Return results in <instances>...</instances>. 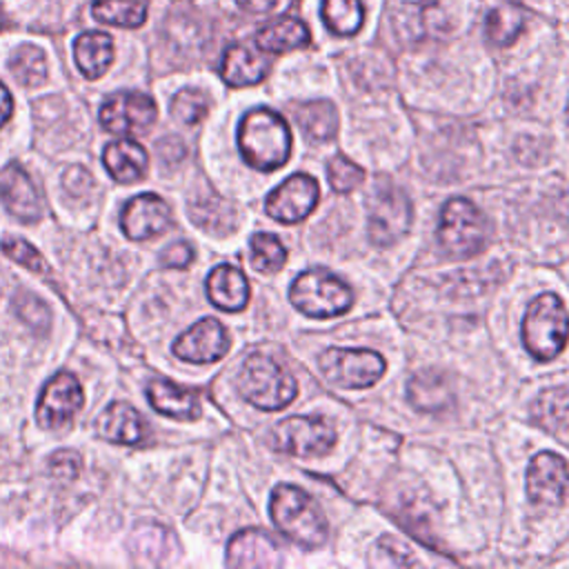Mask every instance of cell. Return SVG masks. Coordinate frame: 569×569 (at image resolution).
<instances>
[{
	"mask_svg": "<svg viewBox=\"0 0 569 569\" xmlns=\"http://www.w3.org/2000/svg\"><path fill=\"white\" fill-rule=\"evenodd\" d=\"M238 147L247 164L260 171L282 167L291 156V131L284 118L267 107L244 113L238 127Z\"/></svg>",
	"mask_w": 569,
	"mask_h": 569,
	"instance_id": "6da1fadb",
	"label": "cell"
},
{
	"mask_svg": "<svg viewBox=\"0 0 569 569\" xmlns=\"http://www.w3.org/2000/svg\"><path fill=\"white\" fill-rule=\"evenodd\" d=\"M236 382L242 398L264 411H278L296 398L293 376L264 353H251L242 362Z\"/></svg>",
	"mask_w": 569,
	"mask_h": 569,
	"instance_id": "7a4b0ae2",
	"label": "cell"
},
{
	"mask_svg": "<svg viewBox=\"0 0 569 569\" xmlns=\"http://www.w3.org/2000/svg\"><path fill=\"white\" fill-rule=\"evenodd\" d=\"M271 520L293 542L318 547L327 540V522L316 502L293 485H278L271 496Z\"/></svg>",
	"mask_w": 569,
	"mask_h": 569,
	"instance_id": "3957f363",
	"label": "cell"
},
{
	"mask_svg": "<svg viewBox=\"0 0 569 569\" xmlns=\"http://www.w3.org/2000/svg\"><path fill=\"white\" fill-rule=\"evenodd\" d=\"M569 338V313L553 293H542L529 302L522 320L525 349L536 360L556 358Z\"/></svg>",
	"mask_w": 569,
	"mask_h": 569,
	"instance_id": "277c9868",
	"label": "cell"
},
{
	"mask_svg": "<svg viewBox=\"0 0 569 569\" xmlns=\"http://www.w3.org/2000/svg\"><path fill=\"white\" fill-rule=\"evenodd\" d=\"M289 298L296 309L311 318H333L349 309L353 296L351 289L327 269H307L293 280Z\"/></svg>",
	"mask_w": 569,
	"mask_h": 569,
	"instance_id": "5b68a950",
	"label": "cell"
},
{
	"mask_svg": "<svg viewBox=\"0 0 569 569\" xmlns=\"http://www.w3.org/2000/svg\"><path fill=\"white\" fill-rule=\"evenodd\" d=\"M438 242L460 258L480 251L487 242V220L480 209L465 198H451L440 213Z\"/></svg>",
	"mask_w": 569,
	"mask_h": 569,
	"instance_id": "8992f818",
	"label": "cell"
},
{
	"mask_svg": "<svg viewBox=\"0 0 569 569\" xmlns=\"http://www.w3.org/2000/svg\"><path fill=\"white\" fill-rule=\"evenodd\" d=\"M385 358L369 349H327L320 356L322 373L338 387L365 389L385 373Z\"/></svg>",
	"mask_w": 569,
	"mask_h": 569,
	"instance_id": "52a82bcc",
	"label": "cell"
},
{
	"mask_svg": "<svg viewBox=\"0 0 569 569\" xmlns=\"http://www.w3.org/2000/svg\"><path fill=\"white\" fill-rule=\"evenodd\" d=\"M369 238L380 244H393L411 224L409 198L393 184H380L367 200Z\"/></svg>",
	"mask_w": 569,
	"mask_h": 569,
	"instance_id": "ba28073f",
	"label": "cell"
},
{
	"mask_svg": "<svg viewBox=\"0 0 569 569\" xmlns=\"http://www.w3.org/2000/svg\"><path fill=\"white\" fill-rule=\"evenodd\" d=\"M333 442L336 431L322 416H291L273 429V447L293 456H322Z\"/></svg>",
	"mask_w": 569,
	"mask_h": 569,
	"instance_id": "9c48e42d",
	"label": "cell"
},
{
	"mask_svg": "<svg viewBox=\"0 0 569 569\" xmlns=\"http://www.w3.org/2000/svg\"><path fill=\"white\" fill-rule=\"evenodd\" d=\"M158 118L153 98L142 91H118L111 93L100 107V124L109 133L136 136L147 131Z\"/></svg>",
	"mask_w": 569,
	"mask_h": 569,
	"instance_id": "30bf717a",
	"label": "cell"
},
{
	"mask_svg": "<svg viewBox=\"0 0 569 569\" xmlns=\"http://www.w3.org/2000/svg\"><path fill=\"white\" fill-rule=\"evenodd\" d=\"M82 405L84 393L78 378L69 371H60L44 385L36 405V420L40 422V427L62 429L73 422Z\"/></svg>",
	"mask_w": 569,
	"mask_h": 569,
	"instance_id": "8fae6325",
	"label": "cell"
},
{
	"mask_svg": "<svg viewBox=\"0 0 569 569\" xmlns=\"http://www.w3.org/2000/svg\"><path fill=\"white\" fill-rule=\"evenodd\" d=\"M318 182L307 173L289 176L278 189L267 198V213L280 222H300L318 204Z\"/></svg>",
	"mask_w": 569,
	"mask_h": 569,
	"instance_id": "7c38bea8",
	"label": "cell"
},
{
	"mask_svg": "<svg viewBox=\"0 0 569 569\" xmlns=\"http://www.w3.org/2000/svg\"><path fill=\"white\" fill-rule=\"evenodd\" d=\"M569 487V467L567 462L551 453H538L527 469V496L536 505H560Z\"/></svg>",
	"mask_w": 569,
	"mask_h": 569,
	"instance_id": "4fadbf2b",
	"label": "cell"
},
{
	"mask_svg": "<svg viewBox=\"0 0 569 569\" xmlns=\"http://www.w3.org/2000/svg\"><path fill=\"white\" fill-rule=\"evenodd\" d=\"M229 349L224 327L216 318H202L173 342V353L187 362H216Z\"/></svg>",
	"mask_w": 569,
	"mask_h": 569,
	"instance_id": "5bb4252c",
	"label": "cell"
},
{
	"mask_svg": "<svg viewBox=\"0 0 569 569\" xmlns=\"http://www.w3.org/2000/svg\"><path fill=\"white\" fill-rule=\"evenodd\" d=\"M122 231L131 240H149L160 236L171 224V211L167 202L156 193H140L131 198L120 218Z\"/></svg>",
	"mask_w": 569,
	"mask_h": 569,
	"instance_id": "9a60e30c",
	"label": "cell"
},
{
	"mask_svg": "<svg viewBox=\"0 0 569 569\" xmlns=\"http://www.w3.org/2000/svg\"><path fill=\"white\" fill-rule=\"evenodd\" d=\"M0 200L4 209L22 222H36L42 216L38 191L18 162H9L0 171Z\"/></svg>",
	"mask_w": 569,
	"mask_h": 569,
	"instance_id": "2e32d148",
	"label": "cell"
},
{
	"mask_svg": "<svg viewBox=\"0 0 569 569\" xmlns=\"http://www.w3.org/2000/svg\"><path fill=\"white\" fill-rule=\"evenodd\" d=\"M280 549L258 529H244L229 540L227 565L231 567H276L280 565Z\"/></svg>",
	"mask_w": 569,
	"mask_h": 569,
	"instance_id": "e0dca14e",
	"label": "cell"
},
{
	"mask_svg": "<svg viewBox=\"0 0 569 569\" xmlns=\"http://www.w3.org/2000/svg\"><path fill=\"white\" fill-rule=\"evenodd\" d=\"M269 71V58L251 44H231L220 64V76L229 87L258 84Z\"/></svg>",
	"mask_w": 569,
	"mask_h": 569,
	"instance_id": "ac0fdd59",
	"label": "cell"
},
{
	"mask_svg": "<svg viewBox=\"0 0 569 569\" xmlns=\"http://www.w3.org/2000/svg\"><path fill=\"white\" fill-rule=\"evenodd\" d=\"M98 431L113 445H140L147 436V425L133 407L113 402L98 418Z\"/></svg>",
	"mask_w": 569,
	"mask_h": 569,
	"instance_id": "d6986e66",
	"label": "cell"
},
{
	"mask_svg": "<svg viewBox=\"0 0 569 569\" xmlns=\"http://www.w3.org/2000/svg\"><path fill=\"white\" fill-rule=\"evenodd\" d=\"M104 169L109 176L118 182H138L144 178L147 167H149V156L142 144L136 140H116L104 147Z\"/></svg>",
	"mask_w": 569,
	"mask_h": 569,
	"instance_id": "ffe728a7",
	"label": "cell"
},
{
	"mask_svg": "<svg viewBox=\"0 0 569 569\" xmlns=\"http://www.w3.org/2000/svg\"><path fill=\"white\" fill-rule=\"evenodd\" d=\"M209 300L224 311H240L249 300L247 276L231 264L216 267L207 278Z\"/></svg>",
	"mask_w": 569,
	"mask_h": 569,
	"instance_id": "44dd1931",
	"label": "cell"
},
{
	"mask_svg": "<svg viewBox=\"0 0 569 569\" xmlns=\"http://www.w3.org/2000/svg\"><path fill=\"white\" fill-rule=\"evenodd\" d=\"M151 407L176 420H196L200 416L198 396L191 389H184L171 380H153L147 389Z\"/></svg>",
	"mask_w": 569,
	"mask_h": 569,
	"instance_id": "7402d4cb",
	"label": "cell"
},
{
	"mask_svg": "<svg viewBox=\"0 0 569 569\" xmlns=\"http://www.w3.org/2000/svg\"><path fill=\"white\" fill-rule=\"evenodd\" d=\"M311 42V31L300 18L282 16L269 24H264L256 33V47L269 53H287L293 49H302Z\"/></svg>",
	"mask_w": 569,
	"mask_h": 569,
	"instance_id": "603a6c76",
	"label": "cell"
},
{
	"mask_svg": "<svg viewBox=\"0 0 569 569\" xmlns=\"http://www.w3.org/2000/svg\"><path fill=\"white\" fill-rule=\"evenodd\" d=\"M73 60L80 73L98 80L113 60V40L104 31H84L73 40Z\"/></svg>",
	"mask_w": 569,
	"mask_h": 569,
	"instance_id": "cb8c5ba5",
	"label": "cell"
},
{
	"mask_svg": "<svg viewBox=\"0 0 569 569\" xmlns=\"http://www.w3.org/2000/svg\"><path fill=\"white\" fill-rule=\"evenodd\" d=\"M407 396L411 405L422 411H440L453 402V393L447 376L436 371L416 373L407 385Z\"/></svg>",
	"mask_w": 569,
	"mask_h": 569,
	"instance_id": "d4e9b609",
	"label": "cell"
},
{
	"mask_svg": "<svg viewBox=\"0 0 569 569\" xmlns=\"http://www.w3.org/2000/svg\"><path fill=\"white\" fill-rule=\"evenodd\" d=\"M296 122L313 140H329L338 131V111L329 100H313L296 107Z\"/></svg>",
	"mask_w": 569,
	"mask_h": 569,
	"instance_id": "484cf974",
	"label": "cell"
},
{
	"mask_svg": "<svg viewBox=\"0 0 569 569\" xmlns=\"http://www.w3.org/2000/svg\"><path fill=\"white\" fill-rule=\"evenodd\" d=\"M91 16L102 24L136 29L147 20L144 0H93Z\"/></svg>",
	"mask_w": 569,
	"mask_h": 569,
	"instance_id": "4316f807",
	"label": "cell"
},
{
	"mask_svg": "<svg viewBox=\"0 0 569 569\" xmlns=\"http://www.w3.org/2000/svg\"><path fill=\"white\" fill-rule=\"evenodd\" d=\"M485 27H487L489 42H493L498 47H507L520 36V31L525 27V11H522V7L513 4V2L498 4L487 13Z\"/></svg>",
	"mask_w": 569,
	"mask_h": 569,
	"instance_id": "83f0119b",
	"label": "cell"
},
{
	"mask_svg": "<svg viewBox=\"0 0 569 569\" xmlns=\"http://www.w3.org/2000/svg\"><path fill=\"white\" fill-rule=\"evenodd\" d=\"M322 22L336 36H353L365 22V7L360 0H322Z\"/></svg>",
	"mask_w": 569,
	"mask_h": 569,
	"instance_id": "f1b7e54d",
	"label": "cell"
},
{
	"mask_svg": "<svg viewBox=\"0 0 569 569\" xmlns=\"http://www.w3.org/2000/svg\"><path fill=\"white\" fill-rule=\"evenodd\" d=\"M9 71L22 87H36L47 80V58L36 44H20L9 56Z\"/></svg>",
	"mask_w": 569,
	"mask_h": 569,
	"instance_id": "f546056e",
	"label": "cell"
},
{
	"mask_svg": "<svg viewBox=\"0 0 569 569\" xmlns=\"http://www.w3.org/2000/svg\"><path fill=\"white\" fill-rule=\"evenodd\" d=\"M533 418L549 431L569 429V387L542 391L533 402Z\"/></svg>",
	"mask_w": 569,
	"mask_h": 569,
	"instance_id": "4dcf8cb0",
	"label": "cell"
},
{
	"mask_svg": "<svg viewBox=\"0 0 569 569\" xmlns=\"http://www.w3.org/2000/svg\"><path fill=\"white\" fill-rule=\"evenodd\" d=\"M284 260L287 249L273 233H256L251 238V264L256 271H276Z\"/></svg>",
	"mask_w": 569,
	"mask_h": 569,
	"instance_id": "1f68e13d",
	"label": "cell"
},
{
	"mask_svg": "<svg viewBox=\"0 0 569 569\" xmlns=\"http://www.w3.org/2000/svg\"><path fill=\"white\" fill-rule=\"evenodd\" d=\"M171 116L182 124H198L209 111V98L200 89H180L171 98Z\"/></svg>",
	"mask_w": 569,
	"mask_h": 569,
	"instance_id": "d6a6232c",
	"label": "cell"
},
{
	"mask_svg": "<svg viewBox=\"0 0 569 569\" xmlns=\"http://www.w3.org/2000/svg\"><path fill=\"white\" fill-rule=\"evenodd\" d=\"M329 182L336 191L340 193H349L353 191L358 184L365 182V169H360L356 162H351L349 158L336 156L329 162Z\"/></svg>",
	"mask_w": 569,
	"mask_h": 569,
	"instance_id": "836d02e7",
	"label": "cell"
},
{
	"mask_svg": "<svg viewBox=\"0 0 569 569\" xmlns=\"http://www.w3.org/2000/svg\"><path fill=\"white\" fill-rule=\"evenodd\" d=\"M149 540V542H142V540H133V553L142 556V560H149V562H160L164 558V553H169L173 540L169 536V531H164L162 527H156V525H149V527H142L140 529Z\"/></svg>",
	"mask_w": 569,
	"mask_h": 569,
	"instance_id": "e575fe53",
	"label": "cell"
},
{
	"mask_svg": "<svg viewBox=\"0 0 569 569\" xmlns=\"http://www.w3.org/2000/svg\"><path fill=\"white\" fill-rule=\"evenodd\" d=\"M2 251H4L9 258H13L16 262H20L22 267L31 269V271H40V273L47 271L44 258H42L29 242H24V240H20V238L4 240V242H2Z\"/></svg>",
	"mask_w": 569,
	"mask_h": 569,
	"instance_id": "d590c367",
	"label": "cell"
},
{
	"mask_svg": "<svg viewBox=\"0 0 569 569\" xmlns=\"http://www.w3.org/2000/svg\"><path fill=\"white\" fill-rule=\"evenodd\" d=\"M16 309L20 313V318L27 325H31L33 329L42 331V329L49 327V309H47V305L42 300L33 298L29 293H22V296L16 298Z\"/></svg>",
	"mask_w": 569,
	"mask_h": 569,
	"instance_id": "8d00e7d4",
	"label": "cell"
},
{
	"mask_svg": "<svg viewBox=\"0 0 569 569\" xmlns=\"http://www.w3.org/2000/svg\"><path fill=\"white\" fill-rule=\"evenodd\" d=\"M378 547L382 549V565H416L418 560L409 553V549L400 542V540H396V538H391V536H385L380 542H378Z\"/></svg>",
	"mask_w": 569,
	"mask_h": 569,
	"instance_id": "74e56055",
	"label": "cell"
},
{
	"mask_svg": "<svg viewBox=\"0 0 569 569\" xmlns=\"http://www.w3.org/2000/svg\"><path fill=\"white\" fill-rule=\"evenodd\" d=\"M51 471H53V476H58L62 480L76 478L78 471H80V456L76 451H71V449H62V451L53 453Z\"/></svg>",
	"mask_w": 569,
	"mask_h": 569,
	"instance_id": "f35d334b",
	"label": "cell"
},
{
	"mask_svg": "<svg viewBox=\"0 0 569 569\" xmlns=\"http://www.w3.org/2000/svg\"><path fill=\"white\" fill-rule=\"evenodd\" d=\"M160 260H162L164 267H180L182 269L193 260V249L187 242H173L171 247L164 249Z\"/></svg>",
	"mask_w": 569,
	"mask_h": 569,
	"instance_id": "ab89813d",
	"label": "cell"
},
{
	"mask_svg": "<svg viewBox=\"0 0 569 569\" xmlns=\"http://www.w3.org/2000/svg\"><path fill=\"white\" fill-rule=\"evenodd\" d=\"M64 189L71 191L73 196H82L89 184H91V176L82 169V167H71L67 173H64Z\"/></svg>",
	"mask_w": 569,
	"mask_h": 569,
	"instance_id": "60d3db41",
	"label": "cell"
},
{
	"mask_svg": "<svg viewBox=\"0 0 569 569\" xmlns=\"http://www.w3.org/2000/svg\"><path fill=\"white\" fill-rule=\"evenodd\" d=\"M240 9L251 11V13H267L278 4V0H236Z\"/></svg>",
	"mask_w": 569,
	"mask_h": 569,
	"instance_id": "b9f144b4",
	"label": "cell"
},
{
	"mask_svg": "<svg viewBox=\"0 0 569 569\" xmlns=\"http://www.w3.org/2000/svg\"><path fill=\"white\" fill-rule=\"evenodd\" d=\"M11 113H13V98L9 89L0 82V127L11 118Z\"/></svg>",
	"mask_w": 569,
	"mask_h": 569,
	"instance_id": "7bdbcfd3",
	"label": "cell"
},
{
	"mask_svg": "<svg viewBox=\"0 0 569 569\" xmlns=\"http://www.w3.org/2000/svg\"><path fill=\"white\" fill-rule=\"evenodd\" d=\"M2 24H4V13L0 11V29H2Z\"/></svg>",
	"mask_w": 569,
	"mask_h": 569,
	"instance_id": "ee69618b",
	"label": "cell"
},
{
	"mask_svg": "<svg viewBox=\"0 0 569 569\" xmlns=\"http://www.w3.org/2000/svg\"><path fill=\"white\" fill-rule=\"evenodd\" d=\"M567 120H569V102H567Z\"/></svg>",
	"mask_w": 569,
	"mask_h": 569,
	"instance_id": "f6af8a7d",
	"label": "cell"
}]
</instances>
